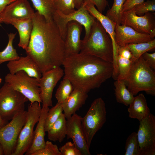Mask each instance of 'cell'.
Listing matches in <instances>:
<instances>
[{"label": "cell", "mask_w": 155, "mask_h": 155, "mask_svg": "<svg viewBox=\"0 0 155 155\" xmlns=\"http://www.w3.org/2000/svg\"><path fill=\"white\" fill-rule=\"evenodd\" d=\"M89 2L95 5L97 10L102 13L106 7L108 6V3L107 0H84L82 5L84 6Z\"/></svg>", "instance_id": "cell-38"}, {"label": "cell", "mask_w": 155, "mask_h": 155, "mask_svg": "<svg viewBox=\"0 0 155 155\" xmlns=\"http://www.w3.org/2000/svg\"><path fill=\"white\" fill-rule=\"evenodd\" d=\"M88 93L78 88L73 89L67 99L62 103L63 111L66 119L70 117L85 104Z\"/></svg>", "instance_id": "cell-20"}, {"label": "cell", "mask_w": 155, "mask_h": 155, "mask_svg": "<svg viewBox=\"0 0 155 155\" xmlns=\"http://www.w3.org/2000/svg\"><path fill=\"white\" fill-rule=\"evenodd\" d=\"M9 73L14 74L20 71L25 72L30 77L40 80L42 73L36 63L27 55L18 60L9 61L7 65Z\"/></svg>", "instance_id": "cell-18"}, {"label": "cell", "mask_w": 155, "mask_h": 155, "mask_svg": "<svg viewBox=\"0 0 155 155\" xmlns=\"http://www.w3.org/2000/svg\"><path fill=\"white\" fill-rule=\"evenodd\" d=\"M34 13L28 0H16L6 7L1 18L3 23L9 24L13 20L32 19Z\"/></svg>", "instance_id": "cell-15"}, {"label": "cell", "mask_w": 155, "mask_h": 155, "mask_svg": "<svg viewBox=\"0 0 155 155\" xmlns=\"http://www.w3.org/2000/svg\"><path fill=\"white\" fill-rule=\"evenodd\" d=\"M9 24L13 25L18 31L20 37L18 46L25 50L28 46L33 28L32 19L13 20Z\"/></svg>", "instance_id": "cell-23"}, {"label": "cell", "mask_w": 155, "mask_h": 155, "mask_svg": "<svg viewBox=\"0 0 155 155\" xmlns=\"http://www.w3.org/2000/svg\"><path fill=\"white\" fill-rule=\"evenodd\" d=\"M5 79V82L23 94L30 103L42 102L40 95V80L30 76L23 71H18L14 74L8 73Z\"/></svg>", "instance_id": "cell-7"}, {"label": "cell", "mask_w": 155, "mask_h": 155, "mask_svg": "<svg viewBox=\"0 0 155 155\" xmlns=\"http://www.w3.org/2000/svg\"><path fill=\"white\" fill-rule=\"evenodd\" d=\"M32 155H61L57 146L51 142H45L44 147L33 153Z\"/></svg>", "instance_id": "cell-35"}, {"label": "cell", "mask_w": 155, "mask_h": 155, "mask_svg": "<svg viewBox=\"0 0 155 155\" xmlns=\"http://www.w3.org/2000/svg\"><path fill=\"white\" fill-rule=\"evenodd\" d=\"M84 0H75V8L78 9L82 5Z\"/></svg>", "instance_id": "cell-43"}, {"label": "cell", "mask_w": 155, "mask_h": 155, "mask_svg": "<svg viewBox=\"0 0 155 155\" xmlns=\"http://www.w3.org/2000/svg\"><path fill=\"white\" fill-rule=\"evenodd\" d=\"M137 133L140 155H155V116L150 113L140 121Z\"/></svg>", "instance_id": "cell-12"}, {"label": "cell", "mask_w": 155, "mask_h": 155, "mask_svg": "<svg viewBox=\"0 0 155 155\" xmlns=\"http://www.w3.org/2000/svg\"><path fill=\"white\" fill-rule=\"evenodd\" d=\"M115 32V41L117 46L147 42L154 39L150 34L139 33L124 25H116Z\"/></svg>", "instance_id": "cell-16"}, {"label": "cell", "mask_w": 155, "mask_h": 155, "mask_svg": "<svg viewBox=\"0 0 155 155\" xmlns=\"http://www.w3.org/2000/svg\"><path fill=\"white\" fill-rule=\"evenodd\" d=\"M133 59L128 58L118 55L117 63L118 76L117 79L125 80L131 67Z\"/></svg>", "instance_id": "cell-30"}, {"label": "cell", "mask_w": 155, "mask_h": 155, "mask_svg": "<svg viewBox=\"0 0 155 155\" xmlns=\"http://www.w3.org/2000/svg\"><path fill=\"white\" fill-rule=\"evenodd\" d=\"M41 108L40 103L37 102L30 103L28 105L26 121L20 133L12 155H23L30 147L33 139L34 128L39 120Z\"/></svg>", "instance_id": "cell-8"}, {"label": "cell", "mask_w": 155, "mask_h": 155, "mask_svg": "<svg viewBox=\"0 0 155 155\" xmlns=\"http://www.w3.org/2000/svg\"></svg>", "instance_id": "cell-47"}, {"label": "cell", "mask_w": 155, "mask_h": 155, "mask_svg": "<svg viewBox=\"0 0 155 155\" xmlns=\"http://www.w3.org/2000/svg\"><path fill=\"white\" fill-rule=\"evenodd\" d=\"M73 89L70 81L64 78L61 82L55 94L57 102L63 103L70 96Z\"/></svg>", "instance_id": "cell-29"}, {"label": "cell", "mask_w": 155, "mask_h": 155, "mask_svg": "<svg viewBox=\"0 0 155 155\" xmlns=\"http://www.w3.org/2000/svg\"><path fill=\"white\" fill-rule=\"evenodd\" d=\"M56 11L65 15L72 13L75 10V0H54Z\"/></svg>", "instance_id": "cell-34"}, {"label": "cell", "mask_w": 155, "mask_h": 155, "mask_svg": "<svg viewBox=\"0 0 155 155\" xmlns=\"http://www.w3.org/2000/svg\"><path fill=\"white\" fill-rule=\"evenodd\" d=\"M117 53L118 55L122 57L133 59L134 60L131 52L126 45L118 46Z\"/></svg>", "instance_id": "cell-40"}, {"label": "cell", "mask_w": 155, "mask_h": 155, "mask_svg": "<svg viewBox=\"0 0 155 155\" xmlns=\"http://www.w3.org/2000/svg\"><path fill=\"white\" fill-rule=\"evenodd\" d=\"M62 113L57 120L54 123L47 132L48 139L55 142H61L65 138L67 134V119Z\"/></svg>", "instance_id": "cell-24"}, {"label": "cell", "mask_w": 155, "mask_h": 155, "mask_svg": "<svg viewBox=\"0 0 155 155\" xmlns=\"http://www.w3.org/2000/svg\"><path fill=\"white\" fill-rule=\"evenodd\" d=\"M84 6L92 15L98 20L110 36L112 42L113 49V61L116 63L117 61L118 56L117 45L115 41V28L116 24L109 19L106 16L99 11L95 8L94 4L91 3H88Z\"/></svg>", "instance_id": "cell-19"}, {"label": "cell", "mask_w": 155, "mask_h": 155, "mask_svg": "<svg viewBox=\"0 0 155 155\" xmlns=\"http://www.w3.org/2000/svg\"><path fill=\"white\" fill-rule=\"evenodd\" d=\"M82 117L76 113L66 119L67 139L71 138L82 155H90L82 125Z\"/></svg>", "instance_id": "cell-14"}, {"label": "cell", "mask_w": 155, "mask_h": 155, "mask_svg": "<svg viewBox=\"0 0 155 155\" xmlns=\"http://www.w3.org/2000/svg\"><path fill=\"white\" fill-rule=\"evenodd\" d=\"M128 89L134 95L141 91L155 95V72L142 56L132 63L125 80Z\"/></svg>", "instance_id": "cell-4"}, {"label": "cell", "mask_w": 155, "mask_h": 155, "mask_svg": "<svg viewBox=\"0 0 155 155\" xmlns=\"http://www.w3.org/2000/svg\"><path fill=\"white\" fill-rule=\"evenodd\" d=\"M32 19L33 28L25 50L27 55L36 63L42 73L60 67L66 56L64 41L56 24L37 11Z\"/></svg>", "instance_id": "cell-1"}, {"label": "cell", "mask_w": 155, "mask_h": 155, "mask_svg": "<svg viewBox=\"0 0 155 155\" xmlns=\"http://www.w3.org/2000/svg\"><path fill=\"white\" fill-rule=\"evenodd\" d=\"M133 9L135 14L138 16L143 15L148 12L155 11V0H147L135 6Z\"/></svg>", "instance_id": "cell-36"}, {"label": "cell", "mask_w": 155, "mask_h": 155, "mask_svg": "<svg viewBox=\"0 0 155 155\" xmlns=\"http://www.w3.org/2000/svg\"><path fill=\"white\" fill-rule=\"evenodd\" d=\"M28 99L5 82L0 88V116L9 121L18 113L25 111Z\"/></svg>", "instance_id": "cell-6"}, {"label": "cell", "mask_w": 155, "mask_h": 155, "mask_svg": "<svg viewBox=\"0 0 155 155\" xmlns=\"http://www.w3.org/2000/svg\"><path fill=\"white\" fill-rule=\"evenodd\" d=\"M27 114L25 110L18 113L9 122L0 128V143L4 155H12L13 153L20 133L25 122Z\"/></svg>", "instance_id": "cell-9"}, {"label": "cell", "mask_w": 155, "mask_h": 155, "mask_svg": "<svg viewBox=\"0 0 155 155\" xmlns=\"http://www.w3.org/2000/svg\"><path fill=\"white\" fill-rule=\"evenodd\" d=\"M66 34L64 40L66 57L80 53L82 46L81 35L82 25L75 21L67 24Z\"/></svg>", "instance_id": "cell-17"}, {"label": "cell", "mask_w": 155, "mask_h": 155, "mask_svg": "<svg viewBox=\"0 0 155 155\" xmlns=\"http://www.w3.org/2000/svg\"><path fill=\"white\" fill-rule=\"evenodd\" d=\"M64 75V70L60 67L42 73L39 80L40 97L42 106H52V95L54 88Z\"/></svg>", "instance_id": "cell-13"}, {"label": "cell", "mask_w": 155, "mask_h": 155, "mask_svg": "<svg viewBox=\"0 0 155 155\" xmlns=\"http://www.w3.org/2000/svg\"><path fill=\"white\" fill-rule=\"evenodd\" d=\"M129 106L127 111L129 117L136 119L139 121L146 118L150 113L146 99L142 93L134 97Z\"/></svg>", "instance_id": "cell-22"}, {"label": "cell", "mask_w": 155, "mask_h": 155, "mask_svg": "<svg viewBox=\"0 0 155 155\" xmlns=\"http://www.w3.org/2000/svg\"><path fill=\"white\" fill-rule=\"evenodd\" d=\"M145 0H126L123 5V12L129 10L135 6L139 4Z\"/></svg>", "instance_id": "cell-41"}, {"label": "cell", "mask_w": 155, "mask_h": 155, "mask_svg": "<svg viewBox=\"0 0 155 155\" xmlns=\"http://www.w3.org/2000/svg\"><path fill=\"white\" fill-rule=\"evenodd\" d=\"M125 155H140L137 133H131L127 138L125 145Z\"/></svg>", "instance_id": "cell-33"}, {"label": "cell", "mask_w": 155, "mask_h": 155, "mask_svg": "<svg viewBox=\"0 0 155 155\" xmlns=\"http://www.w3.org/2000/svg\"><path fill=\"white\" fill-rule=\"evenodd\" d=\"M16 34L10 33L8 34V41L7 45L3 51H0V65L5 62L18 60L20 58L13 44Z\"/></svg>", "instance_id": "cell-27"}, {"label": "cell", "mask_w": 155, "mask_h": 155, "mask_svg": "<svg viewBox=\"0 0 155 155\" xmlns=\"http://www.w3.org/2000/svg\"><path fill=\"white\" fill-rule=\"evenodd\" d=\"M2 81V79L0 77V84L1 83Z\"/></svg>", "instance_id": "cell-46"}, {"label": "cell", "mask_w": 155, "mask_h": 155, "mask_svg": "<svg viewBox=\"0 0 155 155\" xmlns=\"http://www.w3.org/2000/svg\"><path fill=\"white\" fill-rule=\"evenodd\" d=\"M62 65L64 77L70 81L73 88L88 93L99 88L113 73V63L80 53L66 57Z\"/></svg>", "instance_id": "cell-2"}, {"label": "cell", "mask_w": 155, "mask_h": 155, "mask_svg": "<svg viewBox=\"0 0 155 155\" xmlns=\"http://www.w3.org/2000/svg\"><path fill=\"white\" fill-rule=\"evenodd\" d=\"M114 85L117 102L128 106L133 100L134 96L128 89L125 80L117 79L114 82Z\"/></svg>", "instance_id": "cell-25"}, {"label": "cell", "mask_w": 155, "mask_h": 155, "mask_svg": "<svg viewBox=\"0 0 155 155\" xmlns=\"http://www.w3.org/2000/svg\"><path fill=\"white\" fill-rule=\"evenodd\" d=\"M121 25L130 27L141 33L155 36V13L148 12L143 16L137 15L133 8L122 12Z\"/></svg>", "instance_id": "cell-11"}, {"label": "cell", "mask_w": 155, "mask_h": 155, "mask_svg": "<svg viewBox=\"0 0 155 155\" xmlns=\"http://www.w3.org/2000/svg\"><path fill=\"white\" fill-rule=\"evenodd\" d=\"M61 155H82L74 143L69 141L59 148Z\"/></svg>", "instance_id": "cell-37"}, {"label": "cell", "mask_w": 155, "mask_h": 155, "mask_svg": "<svg viewBox=\"0 0 155 155\" xmlns=\"http://www.w3.org/2000/svg\"><path fill=\"white\" fill-rule=\"evenodd\" d=\"M106 115L105 103L100 97L93 101L86 114L82 118V127L89 148L94 136L106 122Z\"/></svg>", "instance_id": "cell-5"}, {"label": "cell", "mask_w": 155, "mask_h": 155, "mask_svg": "<svg viewBox=\"0 0 155 155\" xmlns=\"http://www.w3.org/2000/svg\"><path fill=\"white\" fill-rule=\"evenodd\" d=\"M95 19L82 5L77 10L67 15L56 11L53 17V20L64 40L65 38L67 24L69 22L75 21L84 26L85 34L84 38H86L88 36Z\"/></svg>", "instance_id": "cell-10"}, {"label": "cell", "mask_w": 155, "mask_h": 155, "mask_svg": "<svg viewBox=\"0 0 155 155\" xmlns=\"http://www.w3.org/2000/svg\"><path fill=\"white\" fill-rule=\"evenodd\" d=\"M8 122V121H7L2 119L0 116V128L5 125Z\"/></svg>", "instance_id": "cell-44"}, {"label": "cell", "mask_w": 155, "mask_h": 155, "mask_svg": "<svg viewBox=\"0 0 155 155\" xmlns=\"http://www.w3.org/2000/svg\"><path fill=\"white\" fill-rule=\"evenodd\" d=\"M131 52L134 60L138 59L144 53L155 48V39L147 42L130 44L126 45Z\"/></svg>", "instance_id": "cell-28"}, {"label": "cell", "mask_w": 155, "mask_h": 155, "mask_svg": "<svg viewBox=\"0 0 155 155\" xmlns=\"http://www.w3.org/2000/svg\"><path fill=\"white\" fill-rule=\"evenodd\" d=\"M4 155V151L2 146L0 143V155Z\"/></svg>", "instance_id": "cell-45"}, {"label": "cell", "mask_w": 155, "mask_h": 155, "mask_svg": "<svg viewBox=\"0 0 155 155\" xmlns=\"http://www.w3.org/2000/svg\"><path fill=\"white\" fill-rule=\"evenodd\" d=\"M126 0H114L111 8L108 10L106 16L116 25H121L123 5Z\"/></svg>", "instance_id": "cell-32"}, {"label": "cell", "mask_w": 155, "mask_h": 155, "mask_svg": "<svg viewBox=\"0 0 155 155\" xmlns=\"http://www.w3.org/2000/svg\"><path fill=\"white\" fill-rule=\"evenodd\" d=\"M62 103L57 102L56 105L49 109L45 121V130L47 132L63 113Z\"/></svg>", "instance_id": "cell-31"}, {"label": "cell", "mask_w": 155, "mask_h": 155, "mask_svg": "<svg viewBox=\"0 0 155 155\" xmlns=\"http://www.w3.org/2000/svg\"><path fill=\"white\" fill-rule=\"evenodd\" d=\"M146 63L152 69H155V53H149L146 52L142 56Z\"/></svg>", "instance_id": "cell-39"}, {"label": "cell", "mask_w": 155, "mask_h": 155, "mask_svg": "<svg viewBox=\"0 0 155 155\" xmlns=\"http://www.w3.org/2000/svg\"><path fill=\"white\" fill-rule=\"evenodd\" d=\"M49 109L48 106H42L39 120L36 129L34 131L32 144L25 155H32L34 152L44 146L45 143L44 136L46 132L44 127L45 121Z\"/></svg>", "instance_id": "cell-21"}, {"label": "cell", "mask_w": 155, "mask_h": 155, "mask_svg": "<svg viewBox=\"0 0 155 155\" xmlns=\"http://www.w3.org/2000/svg\"><path fill=\"white\" fill-rule=\"evenodd\" d=\"M16 0H0V24L3 23L1 18V15L6 7Z\"/></svg>", "instance_id": "cell-42"}, {"label": "cell", "mask_w": 155, "mask_h": 155, "mask_svg": "<svg viewBox=\"0 0 155 155\" xmlns=\"http://www.w3.org/2000/svg\"><path fill=\"white\" fill-rule=\"evenodd\" d=\"M37 11L43 16L46 20H53L56 12L54 0H30Z\"/></svg>", "instance_id": "cell-26"}, {"label": "cell", "mask_w": 155, "mask_h": 155, "mask_svg": "<svg viewBox=\"0 0 155 155\" xmlns=\"http://www.w3.org/2000/svg\"><path fill=\"white\" fill-rule=\"evenodd\" d=\"M80 53L96 57L113 64V49L111 39L96 19L88 36L82 40Z\"/></svg>", "instance_id": "cell-3"}]
</instances>
